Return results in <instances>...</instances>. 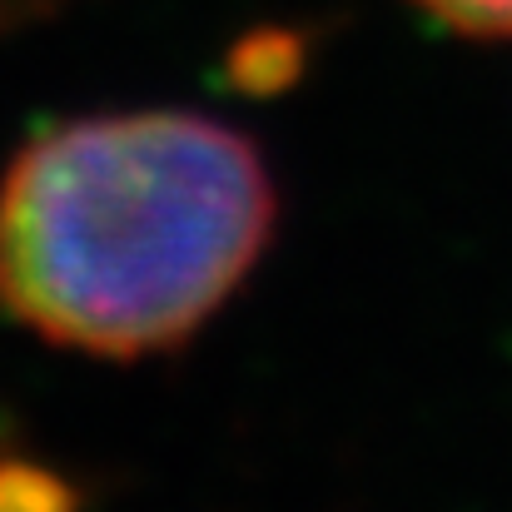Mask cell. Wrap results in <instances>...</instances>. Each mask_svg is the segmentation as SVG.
<instances>
[{"label": "cell", "mask_w": 512, "mask_h": 512, "mask_svg": "<svg viewBox=\"0 0 512 512\" xmlns=\"http://www.w3.org/2000/svg\"><path fill=\"white\" fill-rule=\"evenodd\" d=\"M259 145L209 115H85L0 179V309L55 348L145 358L184 343L274 234Z\"/></svg>", "instance_id": "6da1fadb"}, {"label": "cell", "mask_w": 512, "mask_h": 512, "mask_svg": "<svg viewBox=\"0 0 512 512\" xmlns=\"http://www.w3.org/2000/svg\"><path fill=\"white\" fill-rule=\"evenodd\" d=\"M0 512H80V493L50 463L0 453Z\"/></svg>", "instance_id": "7a4b0ae2"}, {"label": "cell", "mask_w": 512, "mask_h": 512, "mask_svg": "<svg viewBox=\"0 0 512 512\" xmlns=\"http://www.w3.org/2000/svg\"><path fill=\"white\" fill-rule=\"evenodd\" d=\"M413 5L468 35H512V0H413Z\"/></svg>", "instance_id": "3957f363"}, {"label": "cell", "mask_w": 512, "mask_h": 512, "mask_svg": "<svg viewBox=\"0 0 512 512\" xmlns=\"http://www.w3.org/2000/svg\"><path fill=\"white\" fill-rule=\"evenodd\" d=\"M70 5H80V0H0V40L20 35L30 25H45V20L65 15Z\"/></svg>", "instance_id": "277c9868"}]
</instances>
